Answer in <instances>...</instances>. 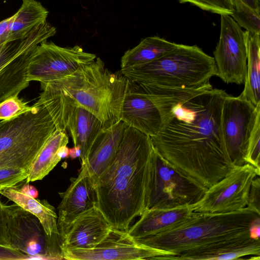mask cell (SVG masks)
Listing matches in <instances>:
<instances>
[{
    "mask_svg": "<svg viewBox=\"0 0 260 260\" xmlns=\"http://www.w3.org/2000/svg\"><path fill=\"white\" fill-rule=\"evenodd\" d=\"M24 1V0H22V1Z\"/></svg>",
    "mask_w": 260,
    "mask_h": 260,
    "instance_id": "cell-42",
    "label": "cell"
},
{
    "mask_svg": "<svg viewBox=\"0 0 260 260\" xmlns=\"http://www.w3.org/2000/svg\"><path fill=\"white\" fill-rule=\"evenodd\" d=\"M55 27L47 21L34 27L23 38L0 45V68L17 56L54 36Z\"/></svg>",
    "mask_w": 260,
    "mask_h": 260,
    "instance_id": "cell-27",
    "label": "cell"
},
{
    "mask_svg": "<svg viewBox=\"0 0 260 260\" xmlns=\"http://www.w3.org/2000/svg\"><path fill=\"white\" fill-rule=\"evenodd\" d=\"M260 172L246 163L234 166L221 180L208 188L202 199L192 205L193 210L211 213H224L247 207L253 179Z\"/></svg>",
    "mask_w": 260,
    "mask_h": 260,
    "instance_id": "cell-10",
    "label": "cell"
},
{
    "mask_svg": "<svg viewBox=\"0 0 260 260\" xmlns=\"http://www.w3.org/2000/svg\"><path fill=\"white\" fill-rule=\"evenodd\" d=\"M21 191L26 195L34 198H37L38 197V191L32 185L26 183L22 187L20 188Z\"/></svg>",
    "mask_w": 260,
    "mask_h": 260,
    "instance_id": "cell-38",
    "label": "cell"
},
{
    "mask_svg": "<svg viewBox=\"0 0 260 260\" xmlns=\"http://www.w3.org/2000/svg\"><path fill=\"white\" fill-rule=\"evenodd\" d=\"M250 237L255 239H259L260 235V217L254 219L249 228Z\"/></svg>",
    "mask_w": 260,
    "mask_h": 260,
    "instance_id": "cell-37",
    "label": "cell"
},
{
    "mask_svg": "<svg viewBox=\"0 0 260 260\" xmlns=\"http://www.w3.org/2000/svg\"><path fill=\"white\" fill-rule=\"evenodd\" d=\"M247 207L260 215V178L257 176L252 181Z\"/></svg>",
    "mask_w": 260,
    "mask_h": 260,
    "instance_id": "cell-33",
    "label": "cell"
},
{
    "mask_svg": "<svg viewBox=\"0 0 260 260\" xmlns=\"http://www.w3.org/2000/svg\"><path fill=\"white\" fill-rule=\"evenodd\" d=\"M63 259H168L173 254L139 243L127 231L112 229L96 246L89 249L61 250Z\"/></svg>",
    "mask_w": 260,
    "mask_h": 260,
    "instance_id": "cell-12",
    "label": "cell"
},
{
    "mask_svg": "<svg viewBox=\"0 0 260 260\" xmlns=\"http://www.w3.org/2000/svg\"><path fill=\"white\" fill-rule=\"evenodd\" d=\"M260 119H258L251 135L245 157L249 164L260 172Z\"/></svg>",
    "mask_w": 260,
    "mask_h": 260,
    "instance_id": "cell-32",
    "label": "cell"
},
{
    "mask_svg": "<svg viewBox=\"0 0 260 260\" xmlns=\"http://www.w3.org/2000/svg\"><path fill=\"white\" fill-rule=\"evenodd\" d=\"M69 156L72 159H75L77 157L76 153V148L75 146L69 149Z\"/></svg>",
    "mask_w": 260,
    "mask_h": 260,
    "instance_id": "cell-41",
    "label": "cell"
},
{
    "mask_svg": "<svg viewBox=\"0 0 260 260\" xmlns=\"http://www.w3.org/2000/svg\"><path fill=\"white\" fill-rule=\"evenodd\" d=\"M258 217L259 214L247 207L224 213L193 211L177 227L136 240L142 245L169 252L173 256L185 250L249 232L251 224Z\"/></svg>",
    "mask_w": 260,
    "mask_h": 260,
    "instance_id": "cell-4",
    "label": "cell"
},
{
    "mask_svg": "<svg viewBox=\"0 0 260 260\" xmlns=\"http://www.w3.org/2000/svg\"><path fill=\"white\" fill-rule=\"evenodd\" d=\"M56 129L48 110L38 100L30 110L0 121V151L20 156L31 165Z\"/></svg>",
    "mask_w": 260,
    "mask_h": 260,
    "instance_id": "cell-8",
    "label": "cell"
},
{
    "mask_svg": "<svg viewBox=\"0 0 260 260\" xmlns=\"http://www.w3.org/2000/svg\"><path fill=\"white\" fill-rule=\"evenodd\" d=\"M227 94L212 87L185 98L174 107L167 125L150 137L165 159L207 188L234 167L221 131L222 107Z\"/></svg>",
    "mask_w": 260,
    "mask_h": 260,
    "instance_id": "cell-1",
    "label": "cell"
},
{
    "mask_svg": "<svg viewBox=\"0 0 260 260\" xmlns=\"http://www.w3.org/2000/svg\"><path fill=\"white\" fill-rule=\"evenodd\" d=\"M180 3H189L199 8L219 15H231L233 5L232 0H178Z\"/></svg>",
    "mask_w": 260,
    "mask_h": 260,
    "instance_id": "cell-31",
    "label": "cell"
},
{
    "mask_svg": "<svg viewBox=\"0 0 260 260\" xmlns=\"http://www.w3.org/2000/svg\"><path fill=\"white\" fill-rule=\"evenodd\" d=\"M4 204L0 200V245L11 246L8 239L4 215Z\"/></svg>",
    "mask_w": 260,
    "mask_h": 260,
    "instance_id": "cell-36",
    "label": "cell"
},
{
    "mask_svg": "<svg viewBox=\"0 0 260 260\" xmlns=\"http://www.w3.org/2000/svg\"><path fill=\"white\" fill-rule=\"evenodd\" d=\"M153 149L150 136L127 126L115 157L98 178L96 207L113 229L127 231L144 211Z\"/></svg>",
    "mask_w": 260,
    "mask_h": 260,
    "instance_id": "cell-2",
    "label": "cell"
},
{
    "mask_svg": "<svg viewBox=\"0 0 260 260\" xmlns=\"http://www.w3.org/2000/svg\"><path fill=\"white\" fill-rule=\"evenodd\" d=\"M260 119V104L254 106L240 95L227 94L224 99L221 118L224 143L234 166L245 163L249 141L256 121Z\"/></svg>",
    "mask_w": 260,
    "mask_h": 260,
    "instance_id": "cell-9",
    "label": "cell"
},
{
    "mask_svg": "<svg viewBox=\"0 0 260 260\" xmlns=\"http://www.w3.org/2000/svg\"><path fill=\"white\" fill-rule=\"evenodd\" d=\"M18 11L9 17V41L25 36L34 27L46 21L49 12L36 0H24Z\"/></svg>",
    "mask_w": 260,
    "mask_h": 260,
    "instance_id": "cell-24",
    "label": "cell"
},
{
    "mask_svg": "<svg viewBox=\"0 0 260 260\" xmlns=\"http://www.w3.org/2000/svg\"><path fill=\"white\" fill-rule=\"evenodd\" d=\"M58 156L61 158L68 157L69 156V149L67 145L61 146L57 151Z\"/></svg>",
    "mask_w": 260,
    "mask_h": 260,
    "instance_id": "cell-40",
    "label": "cell"
},
{
    "mask_svg": "<svg viewBox=\"0 0 260 260\" xmlns=\"http://www.w3.org/2000/svg\"><path fill=\"white\" fill-rule=\"evenodd\" d=\"M246 256H260V240L251 238L249 231L182 251L170 259L230 260Z\"/></svg>",
    "mask_w": 260,
    "mask_h": 260,
    "instance_id": "cell-17",
    "label": "cell"
},
{
    "mask_svg": "<svg viewBox=\"0 0 260 260\" xmlns=\"http://www.w3.org/2000/svg\"><path fill=\"white\" fill-rule=\"evenodd\" d=\"M56 129L70 132L74 146L81 147V163L86 159L94 140L104 126L93 114L82 107L45 105Z\"/></svg>",
    "mask_w": 260,
    "mask_h": 260,
    "instance_id": "cell-15",
    "label": "cell"
},
{
    "mask_svg": "<svg viewBox=\"0 0 260 260\" xmlns=\"http://www.w3.org/2000/svg\"><path fill=\"white\" fill-rule=\"evenodd\" d=\"M68 142L66 132L56 129L31 164L26 183L41 180L47 176L61 160L58 149Z\"/></svg>",
    "mask_w": 260,
    "mask_h": 260,
    "instance_id": "cell-26",
    "label": "cell"
},
{
    "mask_svg": "<svg viewBox=\"0 0 260 260\" xmlns=\"http://www.w3.org/2000/svg\"><path fill=\"white\" fill-rule=\"evenodd\" d=\"M252 10L260 12V0H239Z\"/></svg>",
    "mask_w": 260,
    "mask_h": 260,
    "instance_id": "cell-39",
    "label": "cell"
},
{
    "mask_svg": "<svg viewBox=\"0 0 260 260\" xmlns=\"http://www.w3.org/2000/svg\"><path fill=\"white\" fill-rule=\"evenodd\" d=\"M231 16L246 30L260 34V12L255 11L239 0H232Z\"/></svg>",
    "mask_w": 260,
    "mask_h": 260,
    "instance_id": "cell-28",
    "label": "cell"
},
{
    "mask_svg": "<svg viewBox=\"0 0 260 260\" xmlns=\"http://www.w3.org/2000/svg\"><path fill=\"white\" fill-rule=\"evenodd\" d=\"M129 83L121 71L112 73L96 57L67 77L41 83L39 100L50 106L82 107L95 116L105 128L121 121Z\"/></svg>",
    "mask_w": 260,
    "mask_h": 260,
    "instance_id": "cell-3",
    "label": "cell"
},
{
    "mask_svg": "<svg viewBox=\"0 0 260 260\" xmlns=\"http://www.w3.org/2000/svg\"><path fill=\"white\" fill-rule=\"evenodd\" d=\"M36 47L0 68V103L10 96L18 95L29 85L27 69Z\"/></svg>",
    "mask_w": 260,
    "mask_h": 260,
    "instance_id": "cell-22",
    "label": "cell"
},
{
    "mask_svg": "<svg viewBox=\"0 0 260 260\" xmlns=\"http://www.w3.org/2000/svg\"><path fill=\"white\" fill-rule=\"evenodd\" d=\"M207 87L204 84L194 88L170 87L129 81L120 120L150 137L155 136L171 120L178 103Z\"/></svg>",
    "mask_w": 260,
    "mask_h": 260,
    "instance_id": "cell-6",
    "label": "cell"
},
{
    "mask_svg": "<svg viewBox=\"0 0 260 260\" xmlns=\"http://www.w3.org/2000/svg\"><path fill=\"white\" fill-rule=\"evenodd\" d=\"M28 170L18 167H5L0 168V191L17 186V184L26 180Z\"/></svg>",
    "mask_w": 260,
    "mask_h": 260,
    "instance_id": "cell-30",
    "label": "cell"
},
{
    "mask_svg": "<svg viewBox=\"0 0 260 260\" xmlns=\"http://www.w3.org/2000/svg\"><path fill=\"white\" fill-rule=\"evenodd\" d=\"M193 211L192 205L146 210L127 232L136 240L155 235L179 225Z\"/></svg>",
    "mask_w": 260,
    "mask_h": 260,
    "instance_id": "cell-21",
    "label": "cell"
},
{
    "mask_svg": "<svg viewBox=\"0 0 260 260\" xmlns=\"http://www.w3.org/2000/svg\"><path fill=\"white\" fill-rule=\"evenodd\" d=\"M8 239L12 247L30 258L47 259V239L38 218L17 204L4 207Z\"/></svg>",
    "mask_w": 260,
    "mask_h": 260,
    "instance_id": "cell-14",
    "label": "cell"
},
{
    "mask_svg": "<svg viewBox=\"0 0 260 260\" xmlns=\"http://www.w3.org/2000/svg\"><path fill=\"white\" fill-rule=\"evenodd\" d=\"M58 207L57 227L60 240L68 232L73 222L81 214L96 206L95 185L85 164H81L80 172L64 192Z\"/></svg>",
    "mask_w": 260,
    "mask_h": 260,
    "instance_id": "cell-16",
    "label": "cell"
},
{
    "mask_svg": "<svg viewBox=\"0 0 260 260\" xmlns=\"http://www.w3.org/2000/svg\"><path fill=\"white\" fill-rule=\"evenodd\" d=\"M127 126L123 121L103 128L92 144L84 162L94 185L115 157Z\"/></svg>",
    "mask_w": 260,
    "mask_h": 260,
    "instance_id": "cell-20",
    "label": "cell"
},
{
    "mask_svg": "<svg viewBox=\"0 0 260 260\" xmlns=\"http://www.w3.org/2000/svg\"><path fill=\"white\" fill-rule=\"evenodd\" d=\"M207 189L165 159L153 147L146 186L145 210L194 205Z\"/></svg>",
    "mask_w": 260,
    "mask_h": 260,
    "instance_id": "cell-7",
    "label": "cell"
},
{
    "mask_svg": "<svg viewBox=\"0 0 260 260\" xmlns=\"http://www.w3.org/2000/svg\"><path fill=\"white\" fill-rule=\"evenodd\" d=\"M244 38L247 66L244 88L240 95L256 106L260 104V37L245 30Z\"/></svg>",
    "mask_w": 260,
    "mask_h": 260,
    "instance_id": "cell-23",
    "label": "cell"
},
{
    "mask_svg": "<svg viewBox=\"0 0 260 260\" xmlns=\"http://www.w3.org/2000/svg\"><path fill=\"white\" fill-rule=\"evenodd\" d=\"M29 259V256L10 246L0 245V260H21Z\"/></svg>",
    "mask_w": 260,
    "mask_h": 260,
    "instance_id": "cell-35",
    "label": "cell"
},
{
    "mask_svg": "<svg viewBox=\"0 0 260 260\" xmlns=\"http://www.w3.org/2000/svg\"><path fill=\"white\" fill-rule=\"evenodd\" d=\"M32 108L27 102L20 99L18 95L10 96L0 103V121L14 118Z\"/></svg>",
    "mask_w": 260,
    "mask_h": 260,
    "instance_id": "cell-29",
    "label": "cell"
},
{
    "mask_svg": "<svg viewBox=\"0 0 260 260\" xmlns=\"http://www.w3.org/2000/svg\"><path fill=\"white\" fill-rule=\"evenodd\" d=\"M18 167L29 170L30 165L20 156L0 151V168Z\"/></svg>",
    "mask_w": 260,
    "mask_h": 260,
    "instance_id": "cell-34",
    "label": "cell"
},
{
    "mask_svg": "<svg viewBox=\"0 0 260 260\" xmlns=\"http://www.w3.org/2000/svg\"><path fill=\"white\" fill-rule=\"evenodd\" d=\"M94 54L79 45L61 47L45 41L37 45L28 63L27 80L46 83L67 77L82 65L94 60Z\"/></svg>",
    "mask_w": 260,
    "mask_h": 260,
    "instance_id": "cell-11",
    "label": "cell"
},
{
    "mask_svg": "<svg viewBox=\"0 0 260 260\" xmlns=\"http://www.w3.org/2000/svg\"><path fill=\"white\" fill-rule=\"evenodd\" d=\"M131 82L177 88L198 87L216 75L213 57L197 45H178L150 62L121 69Z\"/></svg>",
    "mask_w": 260,
    "mask_h": 260,
    "instance_id": "cell-5",
    "label": "cell"
},
{
    "mask_svg": "<svg viewBox=\"0 0 260 260\" xmlns=\"http://www.w3.org/2000/svg\"><path fill=\"white\" fill-rule=\"evenodd\" d=\"M112 227L96 207L79 215L61 239V250L89 249L96 246L112 230Z\"/></svg>",
    "mask_w": 260,
    "mask_h": 260,
    "instance_id": "cell-18",
    "label": "cell"
},
{
    "mask_svg": "<svg viewBox=\"0 0 260 260\" xmlns=\"http://www.w3.org/2000/svg\"><path fill=\"white\" fill-rule=\"evenodd\" d=\"M218 42L213 52L216 75L226 83L241 85L246 73L244 31L229 15H221Z\"/></svg>",
    "mask_w": 260,
    "mask_h": 260,
    "instance_id": "cell-13",
    "label": "cell"
},
{
    "mask_svg": "<svg viewBox=\"0 0 260 260\" xmlns=\"http://www.w3.org/2000/svg\"><path fill=\"white\" fill-rule=\"evenodd\" d=\"M0 194L35 215L47 236L49 251L52 253L60 252V237L57 227L58 216L52 205L46 200H40L25 194L17 186L1 190Z\"/></svg>",
    "mask_w": 260,
    "mask_h": 260,
    "instance_id": "cell-19",
    "label": "cell"
},
{
    "mask_svg": "<svg viewBox=\"0 0 260 260\" xmlns=\"http://www.w3.org/2000/svg\"><path fill=\"white\" fill-rule=\"evenodd\" d=\"M178 45L159 37H148L136 47L127 50L121 59V69L152 61L171 51Z\"/></svg>",
    "mask_w": 260,
    "mask_h": 260,
    "instance_id": "cell-25",
    "label": "cell"
}]
</instances>
